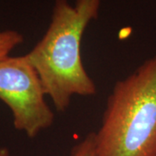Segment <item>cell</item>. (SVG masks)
Returning a JSON list of instances; mask_svg holds the SVG:
<instances>
[{"instance_id": "1", "label": "cell", "mask_w": 156, "mask_h": 156, "mask_svg": "<svg viewBox=\"0 0 156 156\" xmlns=\"http://www.w3.org/2000/svg\"><path fill=\"white\" fill-rule=\"evenodd\" d=\"M101 0H55L49 27L27 54L45 94L63 113L74 95L92 96L96 85L81 57V43L90 23L99 16Z\"/></svg>"}, {"instance_id": "2", "label": "cell", "mask_w": 156, "mask_h": 156, "mask_svg": "<svg viewBox=\"0 0 156 156\" xmlns=\"http://www.w3.org/2000/svg\"><path fill=\"white\" fill-rule=\"evenodd\" d=\"M94 156H156V52L115 84Z\"/></svg>"}, {"instance_id": "3", "label": "cell", "mask_w": 156, "mask_h": 156, "mask_svg": "<svg viewBox=\"0 0 156 156\" xmlns=\"http://www.w3.org/2000/svg\"><path fill=\"white\" fill-rule=\"evenodd\" d=\"M45 96L38 73L27 55L0 60V100L11 109L14 128L30 138L54 122L55 115Z\"/></svg>"}, {"instance_id": "4", "label": "cell", "mask_w": 156, "mask_h": 156, "mask_svg": "<svg viewBox=\"0 0 156 156\" xmlns=\"http://www.w3.org/2000/svg\"><path fill=\"white\" fill-rule=\"evenodd\" d=\"M23 43V36L13 30L0 31V60L4 59L17 46Z\"/></svg>"}, {"instance_id": "5", "label": "cell", "mask_w": 156, "mask_h": 156, "mask_svg": "<svg viewBox=\"0 0 156 156\" xmlns=\"http://www.w3.org/2000/svg\"><path fill=\"white\" fill-rule=\"evenodd\" d=\"M95 147V132H90L80 142L74 146L69 156H94Z\"/></svg>"}, {"instance_id": "6", "label": "cell", "mask_w": 156, "mask_h": 156, "mask_svg": "<svg viewBox=\"0 0 156 156\" xmlns=\"http://www.w3.org/2000/svg\"><path fill=\"white\" fill-rule=\"evenodd\" d=\"M0 156H10V152L7 147H0Z\"/></svg>"}]
</instances>
